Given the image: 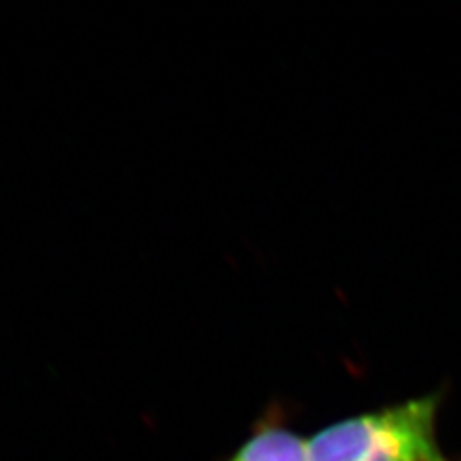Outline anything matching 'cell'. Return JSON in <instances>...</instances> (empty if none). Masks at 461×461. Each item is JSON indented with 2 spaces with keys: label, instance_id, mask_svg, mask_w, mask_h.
I'll return each mask as SVG.
<instances>
[{
  "label": "cell",
  "instance_id": "obj_1",
  "mask_svg": "<svg viewBox=\"0 0 461 461\" xmlns=\"http://www.w3.org/2000/svg\"><path fill=\"white\" fill-rule=\"evenodd\" d=\"M440 396L348 417L306 440L308 461H452L437 437Z\"/></svg>",
  "mask_w": 461,
  "mask_h": 461
},
{
  "label": "cell",
  "instance_id": "obj_2",
  "mask_svg": "<svg viewBox=\"0 0 461 461\" xmlns=\"http://www.w3.org/2000/svg\"><path fill=\"white\" fill-rule=\"evenodd\" d=\"M227 461H308L306 442L277 423L259 425Z\"/></svg>",
  "mask_w": 461,
  "mask_h": 461
}]
</instances>
